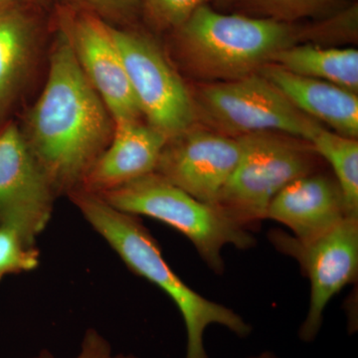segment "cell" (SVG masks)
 I'll return each instance as SVG.
<instances>
[{
    "instance_id": "6da1fadb",
    "label": "cell",
    "mask_w": 358,
    "mask_h": 358,
    "mask_svg": "<svg viewBox=\"0 0 358 358\" xmlns=\"http://www.w3.org/2000/svg\"><path fill=\"white\" fill-rule=\"evenodd\" d=\"M110 115L85 76L67 37L61 33L25 136L55 190L70 192L81 185L109 145L113 134Z\"/></svg>"
},
{
    "instance_id": "7a4b0ae2",
    "label": "cell",
    "mask_w": 358,
    "mask_h": 358,
    "mask_svg": "<svg viewBox=\"0 0 358 358\" xmlns=\"http://www.w3.org/2000/svg\"><path fill=\"white\" fill-rule=\"evenodd\" d=\"M69 194L87 222L124 264L159 287L176 303L187 334L185 358H209L204 348V333L210 324L227 327L240 338L251 333V327L231 308L207 300L181 281L138 216L117 210L100 195L81 188L71 190Z\"/></svg>"
},
{
    "instance_id": "3957f363",
    "label": "cell",
    "mask_w": 358,
    "mask_h": 358,
    "mask_svg": "<svg viewBox=\"0 0 358 358\" xmlns=\"http://www.w3.org/2000/svg\"><path fill=\"white\" fill-rule=\"evenodd\" d=\"M174 31L186 64L207 83L258 74L280 52L307 43L306 24L219 13L209 4Z\"/></svg>"
},
{
    "instance_id": "277c9868",
    "label": "cell",
    "mask_w": 358,
    "mask_h": 358,
    "mask_svg": "<svg viewBox=\"0 0 358 358\" xmlns=\"http://www.w3.org/2000/svg\"><path fill=\"white\" fill-rule=\"evenodd\" d=\"M100 196L117 210L157 219L178 231L192 242L204 262L217 274L224 271L222 249L226 245L242 250L255 245L249 230L213 205L199 201L155 173Z\"/></svg>"
},
{
    "instance_id": "5b68a950",
    "label": "cell",
    "mask_w": 358,
    "mask_h": 358,
    "mask_svg": "<svg viewBox=\"0 0 358 358\" xmlns=\"http://www.w3.org/2000/svg\"><path fill=\"white\" fill-rule=\"evenodd\" d=\"M241 155L214 206L245 229L266 219L268 207L296 179L317 173L320 157L307 141L279 133L239 136Z\"/></svg>"
},
{
    "instance_id": "8992f818",
    "label": "cell",
    "mask_w": 358,
    "mask_h": 358,
    "mask_svg": "<svg viewBox=\"0 0 358 358\" xmlns=\"http://www.w3.org/2000/svg\"><path fill=\"white\" fill-rule=\"evenodd\" d=\"M197 117L213 131L239 138L279 133L307 141L317 121L303 114L261 74L204 84L194 99Z\"/></svg>"
},
{
    "instance_id": "52a82bcc",
    "label": "cell",
    "mask_w": 358,
    "mask_h": 358,
    "mask_svg": "<svg viewBox=\"0 0 358 358\" xmlns=\"http://www.w3.org/2000/svg\"><path fill=\"white\" fill-rule=\"evenodd\" d=\"M110 28L148 124L167 140L195 126L193 96L159 45L141 33Z\"/></svg>"
},
{
    "instance_id": "ba28073f",
    "label": "cell",
    "mask_w": 358,
    "mask_h": 358,
    "mask_svg": "<svg viewBox=\"0 0 358 358\" xmlns=\"http://www.w3.org/2000/svg\"><path fill=\"white\" fill-rule=\"evenodd\" d=\"M270 240L300 264L310 282V303L300 338L312 341L322 327L327 303L358 274V217L348 216L333 229L308 241L274 230Z\"/></svg>"
},
{
    "instance_id": "9c48e42d",
    "label": "cell",
    "mask_w": 358,
    "mask_h": 358,
    "mask_svg": "<svg viewBox=\"0 0 358 358\" xmlns=\"http://www.w3.org/2000/svg\"><path fill=\"white\" fill-rule=\"evenodd\" d=\"M53 187L14 124L0 133V225L20 233L30 246L50 221Z\"/></svg>"
},
{
    "instance_id": "30bf717a",
    "label": "cell",
    "mask_w": 358,
    "mask_h": 358,
    "mask_svg": "<svg viewBox=\"0 0 358 358\" xmlns=\"http://www.w3.org/2000/svg\"><path fill=\"white\" fill-rule=\"evenodd\" d=\"M240 155L239 138L193 126L167 141L155 173L214 206Z\"/></svg>"
},
{
    "instance_id": "8fae6325",
    "label": "cell",
    "mask_w": 358,
    "mask_h": 358,
    "mask_svg": "<svg viewBox=\"0 0 358 358\" xmlns=\"http://www.w3.org/2000/svg\"><path fill=\"white\" fill-rule=\"evenodd\" d=\"M62 21V32L112 119H140V106L110 25L91 11L66 13Z\"/></svg>"
},
{
    "instance_id": "7c38bea8",
    "label": "cell",
    "mask_w": 358,
    "mask_h": 358,
    "mask_svg": "<svg viewBox=\"0 0 358 358\" xmlns=\"http://www.w3.org/2000/svg\"><path fill=\"white\" fill-rule=\"evenodd\" d=\"M109 145L79 187L102 194L155 173L167 138L140 119H115Z\"/></svg>"
},
{
    "instance_id": "4fadbf2b",
    "label": "cell",
    "mask_w": 358,
    "mask_h": 358,
    "mask_svg": "<svg viewBox=\"0 0 358 358\" xmlns=\"http://www.w3.org/2000/svg\"><path fill=\"white\" fill-rule=\"evenodd\" d=\"M348 216L336 179L317 171L296 179L278 193L268 205L266 219L284 224L294 238L308 241L333 229Z\"/></svg>"
},
{
    "instance_id": "5bb4252c",
    "label": "cell",
    "mask_w": 358,
    "mask_h": 358,
    "mask_svg": "<svg viewBox=\"0 0 358 358\" xmlns=\"http://www.w3.org/2000/svg\"><path fill=\"white\" fill-rule=\"evenodd\" d=\"M259 74L294 107L334 133L358 138V94L338 85L300 76L270 63Z\"/></svg>"
},
{
    "instance_id": "9a60e30c",
    "label": "cell",
    "mask_w": 358,
    "mask_h": 358,
    "mask_svg": "<svg viewBox=\"0 0 358 358\" xmlns=\"http://www.w3.org/2000/svg\"><path fill=\"white\" fill-rule=\"evenodd\" d=\"M272 63L293 74L329 82L358 94L357 49L300 43L280 52Z\"/></svg>"
},
{
    "instance_id": "2e32d148",
    "label": "cell",
    "mask_w": 358,
    "mask_h": 358,
    "mask_svg": "<svg viewBox=\"0 0 358 358\" xmlns=\"http://www.w3.org/2000/svg\"><path fill=\"white\" fill-rule=\"evenodd\" d=\"M32 25L18 6L0 11V109L8 102L27 64Z\"/></svg>"
},
{
    "instance_id": "e0dca14e",
    "label": "cell",
    "mask_w": 358,
    "mask_h": 358,
    "mask_svg": "<svg viewBox=\"0 0 358 358\" xmlns=\"http://www.w3.org/2000/svg\"><path fill=\"white\" fill-rule=\"evenodd\" d=\"M308 143L320 159L333 169L334 178L345 196L348 213L358 217V141L334 133L317 122Z\"/></svg>"
},
{
    "instance_id": "ac0fdd59",
    "label": "cell",
    "mask_w": 358,
    "mask_h": 358,
    "mask_svg": "<svg viewBox=\"0 0 358 358\" xmlns=\"http://www.w3.org/2000/svg\"><path fill=\"white\" fill-rule=\"evenodd\" d=\"M259 17L299 23L307 18L324 17L341 8L343 0H236Z\"/></svg>"
},
{
    "instance_id": "d6986e66",
    "label": "cell",
    "mask_w": 358,
    "mask_h": 358,
    "mask_svg": "<svg viewBox=\"0 0 358 358\" xmlns=\"http://www.w3.org/2000/svg\"><path fill=\"white\" fill-rule=\"evenodd\" d=\"M38 265L35 247L26 243L17 231L0 225V281L6 275L33 271Z\"/></svg>"
},
{
    "instance_id": "ffe728a7",
    "label": "cell",
    "mask_w": 358,
    "mask_h": 358,
    "mask_svg": "<svg viewBox=\"0 0 358 358\" xmlns=\"http://www.w3.org/2000/svg\"><path fill=\"white\" fill-rule=\"evenodd\" d=\"M208 0H141V8L159 29L176 30Z\"/></svg>"
},
{
    "instance_id": "44dd1931",
    "label": "cell",
    "mask_w": 358,
    "mask_h": 358,
    "mask_svg": "<svg viewBox=\"0 0 358 358\" xmlns=\"http://www.w3.org/2000/svg\"><path fill=\"white\" fill-rule=\"evenodd\" d=\"M30 358H56L49 350H43ZM73 358H138L133 355H114L112 345L105 336L94 329H87L83 339H82L81 348L76 357Z\"/></svg>"
},
{
    "instance_id": "7402d4cb",
    "label": "cell",
    "mask_w": 358,
    "mask_h": 358,
    "mask_svg": "<svg viewBox=\"0 0 358 358\" xmlns=\"http://www.w3.org/2000/svg\"><path fill=\"white\" fill-rule=\"evenodd\" d=\"M96 15L127 18L141 8V0H80Z\"/></svg>"
},
{
    "instance_id": "603a6c76",
    "label": "cell",
    "mask_w": 358,
    "mask_h": 358,
    "mask_svg": "<svg viewBox=\"0 0 358 358\" xmlns=\"http://www.w3.org/2000/svg\"><path fill=\"white\" fill-rule=\"evenodd\" d=\"M18 6V0H0V11Z\"/></svg>"
},
{
    "instance_id": "cb8c5ba5",
    "label": "cell",
    "mask_w": 358,
    "mask_h": 358,
    "mask_svg": "<svg viewBox=\"0 0 358 358\" xmlns=\"http://www.w3.org/2000/svg\"><path fill=\"white\" fill-rule=\"evenodd\" d=\"M214 1H215L216 6L221 8H225V7H229L236 3V0H214Z\"/></svg>"
},
{
    "instance_id": "d4e9b609",
    "label": "cell",
    "mask_w": 358,
    "mask_h": 358,
    "mask_svg": "<svg viewBox=\"0 0 358 358\" xmlns=\"http://www.w3.org/2000/svg\"><path fill=\"white\" fill-rule=\"evenodd\" d=\"M252 358H277L274 355L270 352H264L262 355H259V357H252Z\"/></svg>"
},
{
    "instance_id": "484cf974",
    "label": "cell",
    "mask_w": 358,
    "mask_h": 358,
    "mask_svg": "<svg viewBox=\"0 0 358 358\" xmlns=\"http://www.w3.org/2000/svg\"><path fill=\"white\" fill-rule=\"evenodd\" d=\"M30 1L33 2V3L39 4V6H42V4H44L45 2L47 1V0H30Z\"/></svg>"
}]
</instances>
